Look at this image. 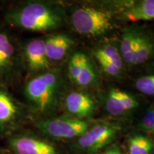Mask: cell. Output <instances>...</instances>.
Masks as SVG:
<instances>
[{
	"label": "cell",
	"instance_id": "1",
	"mask_svg": "<svg viewBox=\"0 0 154 154\" xmlns=\"http://www.w3.org/2000/svg\"><path fill=\"white\" fill-rule=\"evenodd\" d=\"M5 21L11 26L34 32H45L59 28L62 15L51 5L27 2L12 7L6 13Z\"/></svg>",
	"mask_w": 154,
	"mask_h": 154
},
{
	"label": "cell",
	"instance_id": "2",
	"mask_svg": "<svg viewBox=\"0 0 154 154\" xmlns=\"http://www.w3.org/2000/svg\"><path fill=\"white\" fill-rule=\"evenodd\" d=\"M61 86L59 71L51 69L30 79L24 86V96L33 110L47 114L56 107Z\"/></svg>",
	"mask_w": 154,
	"mask_h": 154
},
{
	"label": "cell",
	"instance_id": "3",
	"mask_svg": "<svg viewBox=\"0 0 154 154\" xmlns=\"http://www.w3.org/2000/svg\"><path fill=\"white\" fill-rule=\"evenodd\" d=\"M72 24L79 34L91 36L103 35L113 27L112 17L109 13L93 7L76 9L72 14Z\"/></svg>",
	"mask_w": 154,
	"mask_h": 154
},
{
	"label": "cell",
	"instance_id": "4",
	"mask_svg": "<svg viewBox=\"0 0 154 154\" xmlns=\"http://www.w3.org/2000/svg\"><path fill=\"white\" fill-rule=\"evenodd\" d=\"M36 126L45 136L60 140L79 138L89 128L86 121L64 116L43 119L38 121Z\"/></svg>",
	"mask_w": 154,
	"mask_h": 154
},
{
	"label": "cell",
	"instance_id": "5",
	"mask_svg": "<svg viewBox=\"0 0 154 154\" xmlns=\"http://www.w3.org/2000/svg\"><path fill=\"white\" fill-rule=\"evenodd\" d=\"M22 120V106L6 86L0 85V138L17 131Z\"/></svg>",
	"mask_w": 154,
	"mask_h": 154
},
{
	"label": "cell",
	"instance_id": "6",
	"mask_svg": "<svg viewBox=\"0 0 154 154\" xmlns=\"http://www.w3.org/2000/svg\"><path fill=\"white\" fill-rule=\"evenodd\" d=\"M19 59L12 38L0 29V85L12 82L18 72Z\"/></svg>",
	"mask_w": 154,
	"mask_h": 154
},
{
	"label": "cell",
	"instance_id": "7",
	"mask_svg": "<svg viewBox=\"0 0 154 154\" xmlns=\"http://www.w3.org/2000/svg\"><path fill=\"white\" fill-rule=\"evenodd\" d=\"M7 138L14 154H59L52 144L34 135L16 131Z\"/></svg>",
	"mask_w": 154,
	"mask_h": 154
},
{
	"label": "cell",
	"instance_id": "8",
	"mask_svg": "<svg viewBox=\"0 0 154 154\" xmlns=\"http://www.w3.org/2000/svg\"><path fill=\"white\" fill-rule=\"evenodd\" d=\"M119 130L118 127L111 124L96 125L79 137V147L88 153H96L110 143Z\"/></svg>",
	"mask_w": 154,
	"mask_h": 154
},
{
	"label": "cell",
	"instance_id": "9",
	"mask_svg": "<svg viewBox=\"0 0 154 154\" xmlns=\"http://www.w3.org/2000/svg\"><path fill=\"white\" fill-rule=\"evenodd\" d=\"M67 72L72 82L81 87L93 86L97 78L90 59L80 51L74 53L70 57Z\"/></svg>",
	"mask_w": 154,
	"mask_h": 154
},
{
	"label": "cell",
	"instance_id": "10",
	"mask_svg": "<svg viewBox=\"0 0 154 154\" xmlns=\"http://www.w3.org/2000/svg\"><path fill=\"white\" fill-rule=\"evenodd\" d=\"M23 59L28 71L39 74L51 69V61L46 52L44 39L35 38L25 44L22 49Z\"/></svg>",
	"mask_w": 154,
	"mask_h": 154
},
{
	"label": "cell",
	"instance_id": "11",
	"mask_svg": "<svg viewBox=\"0 0 154 154\" xmlns=\"http://www.w3.org/2000/svg\"><path fill=\"white\" fill-rule=\"evenodd\" d=\"M64 107L69 114L76 119L87 118L95 112V100L89 94L83 91H74L65 98Z\"/></svg>",
	"mask_w": 154,
	"mask_h": 154
},
{
	"label": "cell",
	"instance_id": "12",
	"mask_svg": "<svg viewBox=\"0 0 154 154\" xmlns=\"http://www.w3.org/2000/svg\"><path fill=\"white\" fill-rule=\"evenodd\" d=\"M139 105L134 96L118 88L110 89L106 95L105 109L109 114L122 116L134 110Z\"/></svg>",
	"mask_w": 154,
	"mask_h": 154
},
{
	"label": "cell",
	"instance_id": "13",
	"mask_svg": "<svg viewBox=\"0 0 154 154\" xmlns=\"http://www.w3.org/2000/svg\"><path fill=\"white\" fill-rule=\"evenodd\" d=\"M44 44L49 60L57 62L66 57L74 42L66 34H55L47 36L44 39Z\"/></svg>",
	"mask_w": 154,
	"mask_h": 154
},
{
	"label": "cell",
	"instance_id": "14",
	"mask_svg": "<svg viewBox=\"0 0 154 154\" xmlns=\"http://www.w3.org/2000/svg\"><path fill=\"white\" fill-rule=\"evenodd\" d=\"M131 22L152 20L154 19V0H143L134 3L123 13Z\"/></svg>",
	"mask_w": 154,
	"mask_h": 154
},
{
	"label": "cell",
	"instance_id": "15",
	"mask_svg": "<svg viewBox=\"0 0 154 154\" xmlns=\"http://www.w3.org/2000/svg\"><path fill=\"white\" fill-rule=\"evenodd\" d=\"M137 32L126 29L121 41L120 54L123 61L129 66H137L136 60V41Z\"/></svg>",
	"mask_w": 154,
	"mask_h": 154
},
{
	"label": "cell",
	"instance_id": "16",
	"mask_svg": "<svg viewBox=\"0 0 154 154\" xmlns=\"http://www.w3.org/2000/svg\"><path fill=\"white\" fill-rule=\"evenodd\" d=\"M154 57V42L146 34L137 32L136 41V65L143 64Z\"/></svg>",
	"mask_w": 154,
	"mask_h": 154
},
{
	"label": "cell",
	"instance_id": "17",
	"mask_svg": "<svg viewBox=\"0 0 154 154\" xmlns=\"http://www.w3.org/2000/svg\"><path fill=\"white\" fill-rule=\"evenodd\" d=\"M129 154H151L153 143L147 136L140 134L133 135L128 141Z\"/></svg>",
	"mask_w": 154,
	"mask_h": 154
},
{
	"label": "cell",
	"instance_id": "18",
	"mask_svg": "<svg viewBox=\"0 0 154 154\" xmlns=\"http://www.w3.org/2000/svg\"><path fill=\"white\" fill-rule=\"evenodd\" d=\"M95 54L103 57L122 71L124 63L123 61L122 57H121L120 51H119V49L114 46L107 44V45L103 46L96 50Z\"/></svg>",
	"mask_w": 154,
	"mask_h": 154
},
{
	"label": "cell",
	"instance_id": "19",
	"mask_svg": "<svg viewBox=\"0 0 154 154\" xmlns=\"http://www.w3.org/2000/svg\"><path fill=\"white\" fill-rule=\"evenodd\" d=\"M138 91L146 96H154V73L138 78L135 83Z\"/></svg>",
	"mask_w": 154,
	"mask_h": 154
},
{
	"label": "cell",
	"instance_id": "20",
	"mask_svg": "<svg viewBox=\"0 0 154 154\" xmlns=\"http://www.w3.org/2000/svg\"><path fill=\"white\" fill-rule=\"evenodd\" d=\"M95 57L96 60L99 63L102 72L104 73L106 75L109 76L116 77L118 76L121 73V69H119L118 67L113 65L112 63H111L110 61L105 59L103 57L97 54H95Z\"/></svg>",
	"mask_w": 154,
	"mask_h": 154
},
{
	"label": "cell",
	"instance_id": "21",
	"mask_svg": "<svg viewBox=\"0 0 154 154\" xmlns=\"http://www.w3.org/2000/svg\"><path fill=\"white\" fill-rule=\"evenodd\" d=\"M139 127L143 131L154 135V106L150 108L144 114L139 124Z\"/></svg>",
	"mask_w": 154,
	"mask_h": 154
},
{
	"label": "cell",
	"instance_id": "22",
	"mask_svg": "<svg viewBox=\"0 0 154 154\" xmlns=\"http://www.w3.org/2000/svg\"><path fill=\"white\" fill-rule=\"evenodd\" d=\"M101 154H124V153H123L119 149L114 148V149H111L107 150V151L103 152V153Z\"/></svg>",
	"mask_w": 154,
	"mask_h": 154
}]
</instances>
